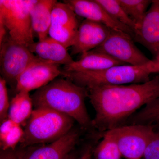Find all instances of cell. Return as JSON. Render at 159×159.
<instances>
[{
  "label": "cell",
  "mask_w": 159,
  "mask_h": 159,
  "mask_svg": "<svg viewBox=\"0 0 159 159\" xmlns=\"http://www.w3.org/2000/svg\"><path fill=\"white\" fill-rule=\"evenodd\" d=\"M87 89L96 111L92 127L105 133L124 125L139 109L159 98V75L143 83L97 86Z\"/></svg>",
  "instance_id": "cell-1"
},
{
  "label": "cell",
  "mask_w": 159,
  "mask_h": 159,
  "mask_svg": "<svg viewBox=\"0 0 159 159\" xmlns=\"http://www.w3.org/2000/svg\"><path fill=\"white\" fill-rule=\"evenodd\" d=\"M88 90L68 78L55 79L31 96L34 108L46 107L70 117L83 128L92 127L87 111Z\"/></svg>",
  "instance_id": "cell-2"
},
{
  "label": "cell",
  "mask_w": 159,
  "mask_h": 159,
  "mask_svg": "<svg viewBox=\"0 0 159 159\" xmlns=\"http://www.w3.org/2000/svg\"><path fill=\"white\" fill-rule=\"evenodd\" d=\"M157 73L153 60L144 65H122L99 71L68 72L62 76L77 85L89 89L97 86L120 85L147 82L150 74Z\"/></svg>",
  "instance_id": "cell-3"
},
{
  "label": "cell",
  "mask_w": 159,
  "mask_h": 159,
  "mask_svg": "<svg viewBox=\"0 0 159 159\" xmlns=\"http://www.w3.org/2000/svg\"><path fill=\"white\" fill-rule=\"evenodd\" d=\"M74 121L70 117L51 109L34 108L25 125L21 148L61 139L72 130Z\"/></svg>",
  "instance_id": "cell-4"
},
{
  "label": "cell",
  "mask_w": 159,
  "mask_h": 159,
  "mask_svg": "<svg viewBox=\"0 0 159 159\" xmlns=\"http://www.w3.org/2000/svg\"><path fill=\"white\" fill-rule=\"evenodd\" d=\"M38 0H1L0 20L15 41L29 47L34 43L31 11Z\"/></svg>",
  "instance_id": "cell-5"
},
{
  "label": "cell",
  "mask_w": 159,
  "mask_h": 159,
  "mask_svg": "<svg viewBox=\"0 0 159 159\" xmlns=\"http://www.w3.org/2000/svg\"><path fill=\"white\" fill-rule=\"evenodd\" d=\"M0 47L1 77L6 82L15 85L18 78L29 66L47 61L34 55L29 47L15 41L9 35H6L0 43Z\"/></svg>",
  "instance_id": "cell-6"
},
{
  "label": "cell",
  "mask_w": 159,
  "mask_h": 159,
  "mask_svg": "<svg viewBox=\"0 0 159 159\" xmlns=\"http://www.w3.org/2000/svg\"><path fill=\"white\" fill-rule=\"evenodd\" d=\"M154 129L148 125H124L107 131L116 142L122 156L142 159Z\"/></svg>",
  "instance_id": "cell-7"
},
{
  "label": "cell",
  "mask_w": 159,
  "mask_h": 159,
  "mask_svg": "<svg viewBox=\"0 0 159 159\" xmlns=\"http://www.w3.org/2000/svg\"><path fill=\"white\" fill-rule=\"evenodd\" d=\"M92 51L107 54L126 65L142 66L152 61L138 48L129 35L113 30L102 44Z\"/></svg>",
  "instance_id": "cell-8"
},
{
  "label": "cell",
  "mask_w": 159,
  "mask_h": 159,
  "mask_svg": "<svg viewBox=\"0 0 159 159\" xmlns=\"http://www.w3.org/2000/svg\"><path fill=\"white\" fill-rule=\"evenodd\" d=\"M77 15L65 3H56L52 10L49 35L67 48L74 45L80 25Z\"/></svg>",
  "instance_id": "cell-9"
},
{
  "label": "cell",
  "mask_w": 159,
  "mask_h": 159,
  "mask_svg": "<svg viewBox=\"0 0 159 159\" xmlns=\"http://www.w3.org/2000/svg\"><path fill=\"white\" fill-rule=\"evenodd\" d=\"M63 2L68 5L77 16L128 34L134 39V31L113 18L96 0H66Z\"/></svg>",
  "instance_id": "cell-10"
},
{
  "label": "cell",
  "mask_w": 159,
  "mask_h": 159,
  "mask_svg": "<svg viewBox=\"0 0 159 159\" xmlns=\"http://www.w3.org/2000/svg\"><path fill=\"white\" fill-rule=\"evenodd\" d=\"M63 70L60 65L48 61L35 63L29 66L18 78L16 85V92L29 93L40 89L62 76Z\"/></svg>",
  "instance_id": "cell-11"
},
{
  "label": "cell",
  "mask_w": 159,
  "mask_h": 159,
  "mask_svg": "<svg viewBox=\"0 0 159 159\" xmlns=\"http://www.w3.org/2000/svg\"><path fill=\"white\" fill-rule=\"evenodd\" d=\"M112 29L100 23L85 19L80 24L77 38L71 47V55L94 50L108 37Z\"/></svg>",
  "instance_id": "cell-12"
},
{
  "label": "cell",
  "mask_w": 159,
  "mask_h": 159,
  "mask_svg": "<svg viewBox=\"0 0 159 159\" xmlns=\"http://www.w3.org/2000/svg\"><path fill=\"white\" fill-rule=\"evenodd\" d=\"M134 39L156 56L159 53V0H153Z\"/></svg>",
  "instance_id": "cell-13"
},
{
  "label": "cell",
  "mask_w": 159,
  "mask_h": 159,
  "mask_svg": "<svg viewBox=\"0 0 159 159\" xmlns=\"http://www.w3.org/2000/svg\"><path fill=\"white\" fill-rule=\"evenodd\" d=\"M79 139L78 132L72 129L64 136L48 145L26 150L23 159H66Z\"/></svg>",
  "instance_id": "cell-14"
},
{
  "label": "cell",
  "mask_w": 159,
  "mask_h": 159,
  "mask_svg": "<svg viewBox=\"0 0 159 159\" xmlns=\"http://www.w3.org/2000/svg\"><path fill=\"white\" fill-rule=\"evenodd\" d=\"M29 48L38 57L56 64L67 66L74 61L67 48L49 36L42 41L33 43Z\"/></svg>",
  "instance_id": "cell-15"
},
{
  "label": "cell",
  "mask_w": 159,
  "mask_h": 159,
  "mask_svg": "<svg viewBox=\"0 0 159 159\" xmlns=\"http://www.w3.org/2000/svg\"><path fill=\"white\" fill-rule=\"evenodd\" d=\"M125 65L107 54L91 51L81 54L79 60L65 66V72L99 71L114 66Z\"/></svg>",
  "instance_id": "cell-16"
},
{
  "label": "cell",
  "mask_w": 159,
  "mask_h": 159,
  "mask_svg": "<svg viewBox=\"0 0 159 159\" xmlns=\"http://www.w3.org/2000/svg\"><path fill=\"white\" fill-rule=\"evenodd\" d=\"M56 0H38L31 11V25L39 41L48 37L51 26V14Z\"/></svg>",
  "instance_id": "cell-17"
},
{
  "label": "cell",
  "mask_w": 159,
  "mask_h": 159,
  "mask_svg": "<svg viewBox=\"0 0 159 159\" xmlns=\"http://www.w3.org/2000/svg\"><path fill=\"white\" fill-rule=\"evenodd\" d=\"M33 105L29 93L25 91L17 93L10 102L8 118L25 126L33 111Z\"/></svg>",
  "instance_id": "cell-18"
},
{
  "label": "cell",
  "mask_w": 159,
  "mask_h": 159,
  "mask_svg": "<svg viewBox=\"0 0 159 159\" xmlns=\"http://www.w3.org/2000/svg\"><path fill=\"white\" fill-rule=\"evenodd\" d=\"M125 125H148L159 130V98L131 116Z\"/></svg>",
  "instance_id": "cell-19"
},
{
  "label": "cell",
  "mask_w": 159,
  "mask_h": 159,
  "mask_svg": "<svg viewBox=\"0 0 159 159\" xmlns=\"http://www.w3.org/2000/svg\"><path fill=\"white\" fill-rule=\"evenodd\" d=\"M24 134L21 125L11 119H6L1 122L0 146L1 150L15 149L20 143Z\"/></svg>",
  "instance_id": "cell-20"
},
{
  "label": "cell",
  "mask_w": 159,
  "mask_h": 159,
  "mask_svg": "<svg viewBox=\"0 0 159 159\" xmlns=\"http://www.w3.org/2000/svg\"><path fill=\"white\" fill-rule=\"evenodd\" d=\"M118 1L126 14L135 23L136 25L137 30H138L141 26L147 11V8L151 5L152 1L118 0Z\"/></svg>",
  "instance_id": "cell-21"
},
{
  "label": "cell",
  "mask_w": 159,
  "mask_h": 159,
  "mask_svg": "<svg viewBox=\"0 0 159 159\" xmlns=\"http://www.w3.org/2000/svg\"><path fill=\"white\" fill-rule=\"evenodd\" d=\"M105 9L113 18L129 27L135 34L137 27L135 23L126 14L118 0H96Z\"/></svg>",
  "instance_id": "cell-22"
},
{
  "label": "cell",
  "mask_w": 159,
  "mask_h": 159,
  "mask_svg": "<svg viewBox=\"0 0 159 159\" xmlns=\"http://www.w3.org/2000/svg\"><path fill=\"white\" fill-rule=\"evenodd\" d=\"M96 159H121L122 156L116 142L113 138L104 133L103 139L93 150Z\"/></svg>",
  "instance_id": "cell-23"
},
{
  "label": "cell",
  "mask_w": 159,
  "mask_h": 159,
  "mask_svg": "<svg viewBox=\"0 0 159 159\" xmlns=\"http://www.w3.org/2000/svg\"><path fill=\"white\" fill-rule=\"evenodd\" d=\"M6 81L0 77V122H2L8 118L10 107Z\"/></svg>",
  "instance_id": "cell-24"
},
{
  "label": "cell",
  "mask_w": 159,
  "mask_h": 159,
  "mask_svg": "<svg viewBox=\"0 0 159 159\" xmlns=\"http://www.w3.org/2000/svg\"><path fill=\"white\" fill-rule=\"evenodd\" d=\"M154 130L145 148L143 159H159V131Z\"/></svg>",
  "instance_id": "cell-25"
},
{
  "label": "cell",
  "mask_w": 159,
  "mask_h": 159,
  "mask_svg": "<svg viewBox=\"0 0 159 159\" xmlns=\"http://www.w3.org/2000/svg\"><path fill=\"white\" fill-rule=\"evenodd\" d=\"M26 150L24 148L1 150L0 159H23Z\"/></svg>",
  "instance_id": "cell-26"
},
{
  "label": "cell",
  "mask_w": 159,
  "mask_h": 159,
  "mask_svg": "<svg viewBox=\"0 0 159 159\" xmlns=\"http://www.w3.org/2000/svg\"><path fill=\"white\" fill-rule=\"evenodd\" d=\"M93 149L92 146H89L84 149L82 154L77 159H93Z\"/></svg>",
  "instance_id": "cell-27"
},
{
  "label": "cell",
  "mask_w": 159,
  "mask_h": 159,
  "mask_svg": "<svg viewBox=\"0 0 159 159\" xmlns=\"http://www.w3.org/2000/svg\"><path fill=\"white\" fill-rule=\"evenodd\" d=\"M156 66L157 73H159V53L156 56L155 58L153 60Z\"/></svg>",
  "instance_id": "cell-28"
},
{
  "label": "cell",
  "mask_w": 159,
  "mask_h": 159,
  "mask_svg": "<svg viewBox=\"0 0 159 159\" xmlns=\"http://www.w3.org/2000/svg\"><path fill=\"white\" fill-rule=\"evenodd\" d=\"M77 158L75 155L73 153H70L66 159H77Z\"/></svg>",
  "instance_id": "cell-29"
},
{
  "label": "cell",
  "mask_w": 159,
  "mask_h": 159,
  "mask_svg": "<svg viewBox=\"0 0 159 159\" xmlns=\"http://www.w3.org/2000/svg\"></svg>",
  "instance_id": "cell-30"
}]
</instances>
